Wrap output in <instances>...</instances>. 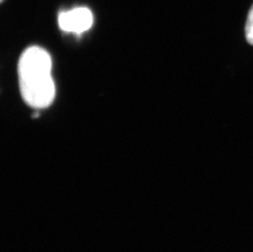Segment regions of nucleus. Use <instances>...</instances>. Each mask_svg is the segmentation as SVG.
Instances as JSON below:
<instances>
[{"instance_id":"obj_1","label":"nucleus","mask_w":253,"mask_h":252,"mask_svg":"<svg viewBox=\"0 0 253 252\" xmlns=\"http://www.w3.org/2000/svg\"><path fill=\"white\" fill-rule=\"evenodd\" d=\"M52 67L50 55L41 47L27 48L20 57V89L22 98L29 106L41 109L53 102L56 88Z\"/></svg>"},{"instance_id":"obj_2","label":"nucleus","mask_w":253,"mask_h":252,"mask_svg":"<svg viewBox=\"0 0 253 252\" xmlns=\"http://www.w3.org/2000/svg\"><path fill=\"white\" fill-rule=\"evenodd\" d=\"M93 16L87 7H76L58 16V26L65 32L82 34L93 26Z\"/></svg>"},{"instance_id":"obj_3","label":"nucleus","mask_w":253,"mask_h":252,"mask_svg":"<svg viewBox=\"0 0 253 252\" xmlns=\"http://www.w3.org/2000/svg\"><path fill=\"white\" fill-rule=\"evenodd\" d=\"M245 35L248 42L253 45V5L249 13L247 20L246 27H245Z\"/></svg>"},{"instance_id":"obj_4","label":"nucleus","mask_w":253,"mask_h":252,"mask_svg":"<svg viewBox=\"0 0 253 252\" xmlns=\"http://www.w3.org/2000/svg\"><path fill=\"white\" fill-rule=\"evenodd\" d=\"M1 1H2V0H1Z\"/></svg>"}]
</instances>
